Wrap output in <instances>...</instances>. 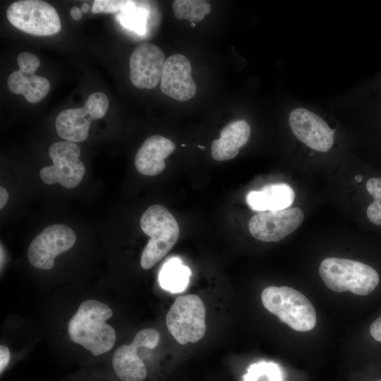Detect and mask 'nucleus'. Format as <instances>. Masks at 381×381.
<instances>
[{
    "label": "nucleus",
    "instance_id": "f257e3e1",
    "mask_svg": "<svg viewBox=\"0 0 381 381\" xmlns=\"http://www.w3.org/2000/svg\"><path fill=\"white\" fill-rule=\"evenodd\" d=\"M112 315L111 309L100 301L93 299L83 301L69 321L70 339L94 356L110 351L116 341V332L106 320Z\"/></svg>",
    "mask_w": 381,
    "mask_h": 381
},
{
    "label": "nucleus",
    "instance_id": "f03ea898",
    "mask_svg": "<svg viewBox=\"0 0 381 381\" xmlns=\"http://www.w3.org/2000/svg\"><path fill=\"white\" fill-rule=\"evenodd\" d=\"M321 279L334 292L349 291L358 296L370 294L377 286V272L363 262L339 258L324 259L319 267Z\"/></svg>",
    "mask_w": 381,
    "mask_h": 381
},
{
    "label": "nucleus",
    "instance_id": "7ed1b4c3",
    "mask_svg": "<svg viewBox=\"0 0 381 381\" xmlns=\"http://www.w3.org/2000/svg\"><path fill=\"white\" fill-rule=\"evenodd\" d=\"M263 306L293 329L308 332L316 325V311L301 292L289 286H270L261 294Z\"/></svg>",
    "mask_w": 381,
    "mask_h": 381
},
{
    "label": "nucleus",
    "instance_id": "20e7f679",
    "mask_svg": "<svg viewBox=\"0 0 381 381\" xmlns=\"http://www.w3.org/2000/svg\"><path fill=\"white\" fill-rule=\"evenodd\" d=\"M140 226L142 231L150 237L140 258L141 267L148 270L175 245L179 236V226L171 213L160 205H152L144 212Z\"/></svg>",
    "mask_w": 381,
    "mask_h": 381
},
{
    "label": "nucleus",
    "instance_id": "39448f33",
    "mask_svg": "<svg viewBox=\"0 0 381 381\" xmlns=\"http://www.w3.org/2000/svg\"><path fill=\"white\" fill-rule=\"evenodd\" d=\"M206 310L202 299L195 294L179 296L166 317L167 329L180 344L195 343L206 332Z\"/></svg>",
    "mask_w": 381,
    "mask_h": 381
},
{
    "label": "nucleus",
    "instance_id": "423d86ee",
    "mask_svg": "<svg viewBox=\"0 0 381 381\" xmlns=\"http://www.w3.org/2000/svg\"><path fill=\"white\" fill-rule=\"evenodd\" d=\"M6 16L15 28L33 35H53L61 30L57 11L44 1H15L7 8Z\"/></svg>",
    "mask_w": 381,
    "mask_h": 381
},
{
    "label": "nucleus",
    "instance_id": "0eeeda50",
    "mask_svg": "<svg viewBox=\"0 0 381 381\" xmlns=\"http://www.w3.org/2000/svg\"><path fill=\"white\" fill-rule=\"evenodd\" d=\"M48 152L53 164L40 169L42 181L46 184L59 183L66 188L77 186L85 172V165L79 159L78 145L69 141L56 142L50 145Z\"/></svg>",
    "mask_w": 381,
    "mask_h": 381
},
{
    "label": "nucleus",
    "instance_id": "6e6552de",
    "mask_svg": "<svg viewBox=\"0 0 381 381\" xmlns=\"http://www.w3.org/2000/svg\"><path fill=\"white\" fill-rule=\"evenodd\" d=\"M109 107L107 95L101 92L91 94L84 106L60 112L55 121L58 135L66 141L80 143L88 135L91 122L102 118Z\"/></svg>",
    "mask_w": 381,
    "mask_h": 381
},
{
    "label": "nucleus",
    "instance_id": "1a4fd4ad",
    "mask_svg": "<svg viewBox=\"0 0 381 381\" xmlns=\"http://www.w3.org/2000/svg\"><path fill=\"white\" fill-rule=\"evenodd\" d=\"M75 232L64 224H52L44 228L30 243L28 258L33 267L50 270L55 258L73 247Z\"/></svg>",
    "mask_w": 381,
    "mask_h": 381
},
{
    "label": "nucleus",
    "instance_id": "9d476101",
    "mask_svg": "<svg viewBox=\"0 0 381 381\" xmlns=\"http://www.w3.org/2000/svg\"><path fill=\"white\" fill-rule=\"evenodd\" d=\"M289 124L295 137L315 151L326 152L334 145L336 130L311 109L302 107L294 108L289 115Z\"/></svg>",
    "mask_w": 381,
    "mask_h": 381
},
{
    "label": "nucleus",
    "instance_id": "9b49d317",
    "mask_svg": "<svg viewBox=\"0 0 381 381\" xmlns=\"http://www.w3.org/2000/svg\"><path fill=\"white\" fill-rule=\"evenodd\" d=\"M303 212L299 207L261 212L248 222L250 234L264 242H277L295 231L302 223Z\"/></svg>",
    "mask_w": 381,
    "mask_h": 381
},
{
    "label": "nucleus",
    "instance_id": "f8f14e48",
    "mask_svg": "<svg viewBox=\"0 0 381 381\" xmlns=\"http://www.w3.org/2000/svg\"><path fill=\"white\" fill-rule=\"evenodd\" d=\"M164 54L157 46L143 42L133 51L129 60L130 79L140 89H152L161 81Z\"/></svg>",
    "mask_w": 381,
    "mask_h": 381
},
{
    "label": "nucleus",
    "instance_id": "ddd939ff",
    "mask_svg": "<svg viewBox=\"0 0 381 381\" xmlns=\"http://www.w3.org/2000/svg\"><path fill=\"white\" fill-rule=\"evenodd\" d=\"M160 82L161 91L177 101H187L196 92L190 63L181 54H172L166 59Z\"/></svg>",
    "mask_w": 381,
    "mask_h": 381
},
{
    "label": "nucleus",
    "instance_id": "4468645a",
    "mask_svg": "<svg viewBox=\"0 0 381 381\" xmlns=\"http://www.w3.org/2000/svg\"><path fill=\"white\" fill-rule=\"evenodd\" d=\"M175 148V144L169 138L159 135L150 136L138 149L135 157V167L142 174L156 176L164 170L165 159Z\"/></svg>",
    "mask_w": 381,
    "mask_h": 381
},
{
    "label": "nucleus",
    "instance_id": "2eb2a0df",
    "mask_svg": "<svg viewBox=\"0 0 381 381\" xmlns=\"http://www.w3.org/2000/svg\"><path fill=\"white\" fill-rule=\"evenodd\" d=\"M250 135V126L243 119L235 120L226 125L220 131V138L212 141L211 155L217 161L234 158L245 145Z\"/></svg>",
    "mask_w": 381,
    "mask_h": 381
},
{
    "label": "nucleus",
    "instance_id": "dca6fc26",
    "mask_svg": "<svg viewBox=\"0 0 381 381\" xmlns=\"http://www.w3.org/2000/svg\"><path fill=\"white\" fill-rule=\"evenodd\" d=\"M293 188L284 183H274L263 186L259 190H250L246 197L247 205L255 211H279L290 207L294 202Z\"/></svg>",
    "mask_w": 381,
    "mask_h": 381
},
{
    "label": "nucleus",
    "instance_id": "f3484780",
    "mask_svg": "<svg viewBox=\"0 0 381 381\" xmlns=\"http://www.w3.org/2000/svg\"><path fill=\"white\" fill-rule=\"evenodd\" d=\"M140 348L135 341L119 346L112 357V368L122 381H143L147 374L146 366L138 353Z\"/></svg>",
    "mask_w": 381,
    "mask_h": 381
},
{
    "label": "nucleus",
    "instance_id": "a211bd4d",
    "mask_svg": "<svg viewBox=\"0 0 381 381\" xmlns=\"http://www.w3.org/2000/svg\"><path fill=\"white\" fill-rule=\"evenodd\" d=\"M8 87L13 93L23 95L28 102L35 104L46 97L50 89V84L44 77L18 70L9 75Z\"/></svg>",
    "mask_w": 381,
    "mask_h": 381
},
{
    "label": "nucleus",
    "instance_id": "6ab92c4d",
    "mask_svg": "<svg viewBox=\"0 0 381 381\" xmlns=\"http://www.w3.org/2000/svg\"><path fill=\"white\" fill-rule=\"evenodd\" d=\"M190 270L178 258H171L163 265L159 275L162 289L171 293L183 291L189 284Z\"/></svg>",
    "mask_w": 381,
    "mask_h": 381
},
{
    "label": "nucleus",
    "instance_id": "aec40b11",
    "mask_svg": "<svg viewBox=\"0 0 381 381\" xmlns=\"http://www.w3.org/2000/svg\"><path fill=\"white\" fill-rule=\"evenodd\" d=\"M140 1H126L122 10L117 15L121 24L138 34L145 32L148 11L144 6H139Z\"/></svg>",
    "mask_w": 381,
    "mask_h": 381
},
{
    "label": "nucleus",
    "instance_id": "412c9836",
    "mask_svg": "<svg viewBox=\"0 0 381 381\" xmlns=\"http://www.w3.org/2000/svg\"><path fill=\"white\" fill-rule=\"evenodd\" d=\"M172 8L177 19H186L191 23L201 21L211 11L210 4L200 0H175Z\"/></svg>",
    "mask_w": 381,
    "mask_h": 381
},
{
    "label": "nucleus",
    "instance_id": "4be33fe9",
    "mask_svg": "<svg viewBox=\"0 0 381 381\" xmlns=\"http://www.w3.org/2000/svg\"><path fill=\"white\" fill-rule=\"evenodd\" d=\"M262 376H266L268 381H282V374L278 365L266 361L252 364L243 377L244 381H258Z\"/></svg>",
    "mask_w": 381,
    "mask_h": 381
},
{
    "label": "nucleus",
    "instance_id": "5701e85b",
    "mask_svg": "<svg viewBox=\"0 0 381 381\" xmlns=\"http://www.w3.org/2000/svg\"><path fill=\"white\" fill-rule=\"evenodd\" d=\"M367 191L374 200L367 208L368 219L375 225H381V178H370L366 182Z\"/></svg>",
    "mask_w": 381,
    "mask_h": 381
},
{
    "label": "nucleus",
    "instance_id": "b1692460",
    "mask_svg": "<svg viewBox=\"0 0 381 381\" xmlns=\"http://www.w3.org/2000/svg\"><path fill=\"white\" fill-rule=\"evenodd\" d=\"M159 340V334L156 329L146 328L138 332L133 341L140 347L152 349L157 346Z\"/></svg>",
    "mask_w": 381,
    "mask_h": 381
},
{
    "label": "nucleus",
    "instance_id": "393cba45",
    "mask_svg": "<svg viewBox=\"0 0 381 381\" xmlns=\"http://www.w3.org/2000/svg\"><path fill=\"white\" fill-rule=\"evenodd\" d=\"M125 3L126 1L95 0L93 3L92 11L95 13L116 14L122 10Z\"/></svg>",
    "mask_w": 381,
    "mask_h": 381
},
{
    "label": "nucleus",
    "instance_id": "a878e982",
    "mask_svg": "<svg viewBox=\"0 0 381 381\" xmlns=\"http://www.w3.org/2000/svg\"><path fill=\"white\" fill-rule=\"evenodd\" d=\"M19 70L28 74H35L40 66V61L37 56L29 52H21L18 56Z\"/></svg>",
    "mask_w": 381,
    "mask_h": 381
},
{
    "label": "nucleus",
    "instance_id": "bb28decb",
    "mask_svg": "<svg viewBox=\"0 0 381 381\" xmlns=\"http://www.w3.org/2000/svg\"><path fill=\"white\" fill-rule=\"evenodd\" d=\"M11 358L8 349L4 346H0V373L1 375L8 366Z\"/></svg>",
    "mask_w": 381,
    "mask_h": 381
},
{
    "label": "nucleus",
    "instance_id": "cd10ccee",
    "mask_svg": "<svg viewBox=\"0 0 381 381\" xmlns=\"http://www.w3.org/2000/svg\"><path fill=\"white\" fill-rule=\"evenodd\" d=\"M370 333L375 340L381 342V315L370 325Z\"/></svg>",
    "mask_w": 381,
    "mask_h": 381
},
{
    "label": "nucleus",
    "instance_id": "c85d7f7f",
    "mask_svg": "<svg viewBox=\"0 0 381 381\" xmlns=\"http://www.w3.org/2000/svg\"><path fill=\"white\" fill-rule=\"evenodd\" d=\"M8 200V193L7 190L1 186L0 187V208L1 209H2L6 205Z\"/></svg>",
    "mask_w": 381,
    "mask_h": 381
},
{
    "label": "nucleus",
    "instance_id": "c756f323",
    "mask_svg": "<svg viewBox=\"0 0 381 381\" xmlns=\"http://www.w3.org/2000/svg\"><path fill=\"white\" fill-rule=\"evenodd\" d=\"M71 18L74 20H79L82 18V11L77 6H73L70 10Z\"/></svg>",
    "mask_w": 381,
    "mask_h": 381
},
{
    "label": "nucleus",
    "instance_id": "7c9ffc66",
    "mask_svg": "<svg viewBox=\"0 0 381 381\" xmlns=\"http://www.w3.org/2000/svg\"><path fill=\"white\" fill-rule=\"evenodd\" d=\"M90 8L89 4L87 3H83L81 6V11L83 13H87Z\"/></svg>",
    "mask_w": 381,
    "mask_h": 381
},
{
    "label": "nucleus",
    "instance_id": "2f4dec72",
    "mask_svg": "<svg viewBox=\"0 0 381 381\" xmlns=\"http://www.w3.org/2000/svg\"><path fill=\"white\" fill-rule=\"evenodd\" d=\"M363 179V177L361 175H357L356 177H355V180L356 182H361Z\"/></svg>",
    "mask_w": 381,
    "mask_h": 381
},
{
    "label": "nucleus",
    "instance_id": "473e14b6",
    "mask_svg": "<svg viewBox=\"0 0 381 381\" xmlns=\"http://www.w3.org/2000/svg\"><path fill=\"white\" fill-rule=\"evenodd\" d=\"M198 147L199 148L202 149V150H205V148L204 146H201V145H198Z\"/></svg>",
    "mask_w": 381,
    "mask_h": 381
},
{
    "label": "nucleus",
    "instance_id": "72a5a7b5",
    "mask_svg": "<svg viewBox=\"0 0 381 381\" xmlns=\"http://www.w3.org/2000/svg\"><path fill=\"white\" fill-rule=\"evenodd\" d=\"M190 25H191V27H195V26L194 23H192Z\"/></svg>",
    "mask_w": 381,
    "mask_h": 381
},
{
    "label": "nucleus",
    "instance_id": "f704fd0d",
    "mask_svg": "<svg viewBox=\"0 0 381 381\" xmlns=\"http://www.w3.org/2000/svg\"><path fill=\"white\" fill-rule=\"evenodd\" d=\"M181 146H182V147H185L186 145H185V144H182Z\"/></svg>",
    "mask_w": 381,
    "mask_h": 381
},
{
    "label": "nucleus",
    "instance_id": "c9c22d12",
    "mask_svg": "<svg viewBox=\"0 0 381 381\" xmlns=\"http://www.w3.org/2000/svg\"><path fill=\"white\" fill-rule=\"evenodd\" d=\"M379 381H381V380H379Z\"/></svg>",
    "mask_w": 381,
    "mask_h": 381
}]
</instances>
